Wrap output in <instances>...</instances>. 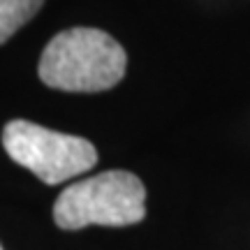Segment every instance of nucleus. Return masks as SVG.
Returning a JSON list of instances; mask_svg holds the SVG:
<instances>
[{
	"instance_id": "1",
	"label": "nucleus",
	"mask_w": 250,
	"mask_h": 250,
	"mask_svg": "<svg viewBox=\"0 0 250 250\" xmlns=\"http://www.w3.org/2000/svg\"><path fill=\"white\" fill-rule=\"evenodd\" d=\"M127 56L111 35L98 28H70L46 44L40 79L67 93H100L123 79Z\"/></svg>"
},
{
	"instance_id": "4",
	"label": "nucleus",
	"mask_w": 250,
	"mask_h": 250,
	"mask_svg": "<svg viewBox=\"0 0 250 250\" xmlns=\"http://www.w3.org/2000/svg\"><path fill=\"white\" fill-rule=\"evenodd\" d=\"M44 0H0V44L35 17Z\"/></svg>"
},
{
	"instance_id": "2",
	"label": "nucleus",
	"mask_w": 250,
	"mask_h": 250,
	"mask_svg": "<svg viewBox=\"0 0 250 250\" xmlns=\"http://www.w3.org/2000/svg\"><path fill=\"white\" fill-rule=\"evenodd\" d=\"M146 215V188L130 171H102L62 190L54 204L61 229H83L88 225L125 227Z\"/></svg>"
},
{
	"instance_id": "3",
	"label": "nucleus",
	"mask_w": 250,
	"mask_h": 250,
	"mask_svg": "<svg viewBox=\"0 0 250 250\" xmlns=\"http://www.w3.org/2000/svg\"><path fill=\"white\" fill-rule=\"evenodd\" d=\"M2 146L12 160L30 169L46 186L81 176L98 162V151L88 139L54 132L21 118L5 125Z\"/></svg>"
},
{
	"instance_id": "5",
	"label": "nucleus",
	"mask_w": 250,
	"mask_h": 250,
	"mask_svg": "<svg viewBox=\"0 0 250 250\" xmlns=\"http://www.w3.org/2000/svg\"><path fill=\"white\" fill-rule=\"evenodd\" d=\"M0 250H2V246H0Z\"/></svg>"
}]
</instances>
